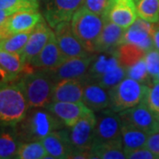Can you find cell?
<instances>
[{"label":"cell","instance_id":"obj_31","mask_svg":"<svg viewBox=\"0 0 159 159\" xmlns=\"http://www.w3.org/2000/svg\"><path fill=\"white\" fill-rule=\"evenodd\" d=\"M125 77H126L125 69L120 65L117 68L109 71L108 73L97 77V79L94 80L91 83H96L97 85L101 86L109 90L114 88L115 86L118 85Z\"/></svg>","mask_w":159,"mask_h":159},{"label":"cell","instance_id":"obj_32","mask_svg":"<svg viewBox=\"0 0 159 159\" xmlns=\"http://www.w3.org/2000/svg\"><path fill=\"white\" fill-rule=\"evenodd\" d=\"M39 0H0V8L13 12L29 10H38Z\"/></svg>","mask_w":159,"mask_h":159},{"label":"cell","instance_id":"obj_13","mask_svg":"<svg viewBox=\"0 0 159 159\" xmlns=\"http://www.w3.org/2000/svg\"><path fill=\"white\" fill-rule=\"evenodd\" d=\"M95 53L88 56L66 59L57 68L50 70L55 81L65 79H82L93 61Z\"/></svg>","mask_w":159,"mask_h":159},{"label":"cell","instance_id":"obj_45","mask_svg":"<svg viewBox=\"0 0 159 159\" xmlns=\"http://www.w3.org/2000/svg\"><path fill=\"white\" fill-rule=\"evenodd\" d=\"M158 119H159V116H158Z\"/></svg>","mask_w":159,"mask_h":159},{"label":"cell","instance_id":"obj_29","mask_svg":"<svg viewBox=\"0 0 159 159\" xmlns=\"http://www.w3.org/2000/svg\"><path fill=\"white\" fill-rule=\"evenodd\" d=\"M31 32L32 31L7 35L6 37L0 40V50L20 54L26 45Z\"/></svg>","mask_w":159,"mask_h":159},{"label":"cell","instance_id":"obj_38","mask_svg":"<svg viewBox=\"0 0 159 159\" xmlns=\"http://www.w3.org/2000/svg\"><path fill=\"white\" fill-rule=\"evenodd\" d=\"M145 147L159 158V131L148 134Z\"/></svg>","mask_w":159,"mask_h":159},{"label":"cell","instance_id":"obj_14","mask_svg":"<svg viewBox=\"0 0 159 159\" xmlns=\"http://www.w3.org/2000/svg\"><path fill=\"white\" fill-rule=\"evenodd\" d=\"M43 18L38 10H29L14 12L1 27L5 36L9 34L30 32L39 24Z\"/></svg>","mask_w":159,"mask_h":159},{"label":"cell","instance_id":"obj_2","mask_svg":"<svg viewBox=\"0 0 159 159\" xmlns=\"http://www.w3.org/2000/svg\"><path fill=\"white\" fill-rule=\"evenodd\" d=\"M17 84L21 89L29 108H43L52 102L56 81L50 71L37 70L24 73Z\"/></svg>","mask_w":159,"mask_h":159},{"label":"cell","instance_id":"obj_19","mask_svg":"<svg viewBox=\"0 0 159 159\" xmlns=\"http://www.w3.org/2000/svg\"><path fill=\"white\" fill-rule=\"evenodd\" d=\"M119 66H120V64L117 54V50L111 52L95 53L89 68L85 76L81 80L84 82V85L87 83H91L97 77L117 68Z\"/></svg>","mask_w":159,"mask_h":159},{"label":"cell","instance_id":"obj_11","mask_svg":"<svg viewBox=\"0 0 159 159\" xmlns=\"http://www.w3.org/2000/svg\"><path fill=\"white\" fill-rule=\"evenodd\" d=\"M104 20L127 29L138 18L134 0H111L104 14Z\"/></svg>","mask_w":159,"mask_h":159},{"label":"cell","instance_id":"obj_26","mask_svg":"<svg viewBox=\"0 0 159 159\" xmlns=\"http://www.w3.org/2000/svg\"><path fill=\"white\" fill-rule=\"evenodd\" d=\"M117 54L119 64L125 69L144 58L146 51L134 43H122L117 49Z\"/></svg>","mask_w":159,"mask_h":159},{"label":"cell","instance_id":"obj_34","mask_svg":"<svg viewBox=\"0 0 159 159\" xmlns=\"http://www.w3.org/2000/svg\"><path fill=\"white\" fill-rule=\"evenodd\" d=\"M143 102L148 105L151 111L159 116V82L153 81V84L148 85Z\"/></svg>","mask_w":159,"mask_h":159},{"label":"cell","instance_id":"obj_12","mask_svg":"<svg viewBox=\"0 0 159 159\" xmlns=\"http://www.w3.org/2000/svg\"><path fill=\"white\" fill-rule=\"evenodd\" d=\"M53 33L54 31L50 25L43 20L32 30L26 45L20 53L25 65H29L32 59L43 49Z\"/></svg>","mask_w":159,"mask_h":159},{"label":"cell","instance_id":"obj_33","mask_svg":"<svg viewBox=\"0 0 159 159\" xmlns=\"http://www.w3.org/2000/svg\"><path fill=\"white\" fill-rule=\"evenodd\" d=\"M125 74H126V77L135 80L145 85H148L149 83V80L151 78L150 75L148 74L144 58L139 60L138 62L134 64L129 67L125 68Z\"/></svg>","mask_w":159,"mask_h":159},{"label":"cell","instance_id":"obj_23","mask_svg":"<svg viewBox=\"0 0 159 159\" xmlns=\"http://www.w3.org/2000/svg\"><path fill=\"white\" fill-rule=\"evenodd\" d=\"M90 158L94 159H125L122 140L106 142H94L89 150Z\"/></svg>","mask_w":159,"mask_h":159},{"label":"cell","instance_id":"obj_18","mask_svg":"<svg viewBox=\"0 0 159 159\" xmlns=\"http://www.w3.org/2000/svg\"><path fill=\"white\" fill-rule=\"evenodd\" d=\"M65 60L53 33L43 49L32 59L29 65L36 70L50 71L57 68Z\"/></svg>","mask_w":159,"mask_h":159},{"label":"cell","instance_id":"obj_27","mask_svg":"<svg viewBox=\"0 0 159 159\" xmlns=\"http://www.w3.org/2000/svg\"><path fill=\"white\" fill-rule=\"evenodd\" d=\"M0 66L7 71L12 79L24 72L26 65L19 53H12L0 50Z\"/></svg>","mask_w":159,"mask_h":159},{"label":"cell","instance_id":"obj_17","mask_svg":"<svg viewBox=\"0 0 159 159\" xmlns=\"http://www.w3.org/2000/svg\"><path fill=\"white\" fill-rule=\"evenodd\" d=\"M41 142L44 146L49 155V158H70L71 155L74 152V148L69 140L66 127L52 132L42 139Z\"/></svg>","mask_w":159,"mask_h":159},{"label":"cell","instance_id":"obj_25","mask_svg":"<svg viewBox=\"0 0 159 159\" xmlns=\"http://www.w3.org/2000/svg\"><path fill=\"white\" fill-rule=\"evenodd\" d=\"M148 134L134 126L123 124L121 126V140L125 151L145 147Z\"/></svg>","mask_w":159,"mask_h":159},{"label":"cell","instance_id":"obj_24","mask_svg":"<svg viewBox=\"0 0 159 159\" xmlns=\"http://www.w3.org/2000/svg\"><path fill=\"white\" fill-rule=\"evenodd\" d=\"M20 143L13 126L0 127V159L16 158Z\"/></svg>","mask_w":159,"mask_h":159},{"label":"cell","instance_id":"obj_42","mask_svg":"<svg viewBox=\"0 0 159 159\" xmlns=\"http://www.w3.org/2000/svg\"><path fill=\"white\" fill-rule=\"evenodd\" d=\"M6 36H5V34H4V32H3V30L2 29L0 28V40L3 39V38H5Z\"/></svg>","mask_w":159,"mask_h":159},{"label":"cell","instance_id":"obj_16","mask_svg":"<svg viewBox=\"0 0 159 159\" xmlns=\"http://www.w3.org/2000/svg\"><path fill=\"white\" fill-rule=\"evenodd\" d=\"M45 108L60 119L66 127L73 126L91 111L82 102H51Z\"/></svg>","mask_w":159,"mask_h":159},{"label":"cell","instance_id":"obj_22","mask_svg":"<svg viewBox=\"0 0 159 159\" xmlns=\"http://www.w3.org/2000/svg\"><path fill=\"white\" fill-rule=\"evenodd\" d=\"M82 102L94 112H98L109 108V90L96 83H87L84 85Z\"/></svg>","mask_w":159,"mask_h":159},{"label":"cell","instance_id":"obj_28","mask_svg":"<svg viewBox=\"0 0 159 159\" xmlns=\"http://www.w3.org/2000/svg\"><path fill=\"white\" fill-rule=\"evenodd\" d=\"M18 159H45L49 155L41 141L21 142L18 150Z\"/></svg>","mask_w":159,"mask_h":159},{"label":"cell","instance_id":"obj_6","mask_svg":"<svg viewBox=\"0 0 159 159\" xmlns=\"http://www.w3.org/2000/svg\"><path fill=\"white\" fill-rule=\"evenodd\" d=\"M96 122V114L91 111L80 119L75 125L66 127L69 140L74 148V152L90 150L95 141Z\"/></svg>","mask_w":159,"mask_h":159},{"label":"cell","instance_id":"obj_20","mask_svg":"<svg viewBox=\"0 0 159 159\" xmlns=\"http://www.w3.org/2000/svg\"><path fill=\"white\" fill-rule=\"evenodd\" d=\"M125 29L104 20L102 32L96 43L95 53L115 51L123 43Z\"/></svg>","mask_w":159,"mask_h":159},{"label":"cell","instance_id":"obj_8","mask_svg":"<svg viewBox=\"0 0 159 159\" xmlns=\"http://www.w3.org/2000/svg\"><path fill=\"white\" fill-rule=\"evenodd\" d=\"M84 0H44L43 16L53 29L59 23L71 21Z\"/></svg>","mask_w":159,"mask_h":159},{"label":"cell","instance_id":"obj_7","mask_svg":"<svg viewBox=\"0 0 159 159\" xmlns=\"http://www.w3.org/2000/svg\"><path fill=\"white\" fill-rule=\"evenodd\" d=\"M121 123L134 126L150 134L159 131L158 116L142 101L132 108L119 112Z\"/></svg>","mask_w":159,"mask_h":159},{"label":"cell","instance_id":"obj_36","mask_svg":"<svg viewBox=\"0 0 159 159\" xmlns=\"http://www.w3.org/2000/svg\"><path fill=\"white\" fill-rule=\"evenodd\" d=\"M110 1L111 0H84L82 7L99 16H102L108 7Z\"/></svg>","mask_w":159,"mask_h":159},{"label":"cell","instance_id":"obj_37","mask_svg":"<svg viewBox=\"0 0 159 159\" xmlns=\"http://www.w3.org/2000/svg\"><path fill=\"white\" fill-rule=\"evenodd\" d=\"M125 157L128 159H157V156L146 147L125 151Z\"/></svg>","mask_w":159,"mask_h":159},{"label":"cell","instance_id":"obj_5","mask_svg":"<svg viewBox=\"0 0 159 159\" xmlns=\"http://www.w3.org/2000/svg\"><path fill=\"white\" fill-rule=\"evenodd\" d=\"M148 85L125 77L117 86L109 89L110 107L116 112L123 111L142 102Z\"/></svg>","mask_w":159,"mask_h":159},{"label":"cell","instance_id":"obj_44","mask_svg":"<svg viewBox=\"0 0 159 159\" xmlns=\"http://www.w3.org/2000/svg\"><path fill=\"white\" fill-rule=\"evenodd\" d=\"M134 1H135V2H137V1H138V0H134Z\"/></svg>","mask_w":159,"mask_h":159},{"label":"cell","instance_id":"obj_4","mask_svg":"<svg viewBox=\"0 0 159 159\" xmlns=\"http://www.w3.org/2000/svg\"><path fill=\"white\" fill-rule=\"evenodd\" d=\"M70 23L73 32L83 47L89 53H95L97 41L104 25L103 18L81 6Z\"/></svg>","mask_w":159,"mask_h":159},{"label":"cell","instance_id":"obj_9","mask_svg":"<svg viewBox=\"0 0 159 159\" xmlns=\"http://www.w3.org/2000/svg\"><path fill=\"white\" fill-rule=\"evenodd\" d=\"M94 142H106L121 139V119L119 112L107 108L96 114Z\"/></svg>","mask_w":159,"mask_h":159},{"label":"cell","instance_id":"obj_40","mask_svg":"<svg viewBox=\"0 0 159 159\" xmlns=\"http://www.w3.org/2000/svg\"><path fill=\"white\" fill-rule=\"evenodd\" d=\"M13 13L14 12L12 11L0 8V28L5 25V23L7 21L8 18L10 17L11 14H13Z\"/></svg>","mask_w":159,"mask_h":159},{"label":"cell","instance_id":"obj_30","mask_svg":"<svg viewBox=\"0 0 159 159\" xmlns=\"http://www.w3.org/2000/svg\"><path fill=\"white\" fill-rule=\"evenodd\" d=\"M138 17L150 23L159 22V0H138Z\"/></svg>","mask_w":159,"mask_h":159},{"label":"cell","instance_id":"obj_1","mask_svg":"<svg viewBox=\"0 0 159 159\" xmlns=\"http://www.w3.org/2000/svg\"><path fill=\"white\" fill-rule=\"evenodd\" d=\"M31 109L27 116L13 126L21 142L41 141L52 132L66 127L62 121L45 107Z\"/></svg>","mask_w":159,"mask_h":159},{"label":"cell","instance_id":"obj_41","mask_svg":"<svg viewBox=\"0 0 159 159\" xmlns=\"http://www.w3.org/2000/svg\"><path fill=\"white\" fill-rule=\"evenodd\" d=\"M13 79L10 75V74L0 66V84L9 82V81H11Z\"/></svg>","mask_w":159,"mask_h":159},{"label":"cell","instance_id":"obj_43","mask_svg":"<svg viewBox=\"0 0 159 159\" xmlns=\"http://www.w3.org/2000/svg\"><path fill=\"white\" fill-rule=\"evenodd\" d=\"M153 81H158V82H159V73L157 74V76H156V77L154 78Z\"/></svg>","mask_w":159,"mask_h":159},{"label":"cell","instance_id":"obj_35","mask_svg":"<svg viewBox=\"0 0 159 159\" xmlns=\"http://www.w3.org/2000/svg\"><path fill=\"white\" fill-rule=\"evenodd\" d=\"M144 60L147 66L148 74L154 79L159 73V52L155 49H151L146 52Z\"/></svg>","mask_w":159,"mask_h":159},{"label":"cell","instance_id":"obj_10","mask_svg":"<svg viewBox=\"0 0 159 159\" xmlns=\"http://www.w3.org/2000/svg\"><path fill=\"white\" fill-rule=\"evenodd\" d=\"M53 31L65 59L85 57L91 54L75 36L70 21L59 23L53 29Z\"/></svg>","mask_w":159,"mask_h":159},{"label":"cell","instance_id":"obj_39","mask_svg":"<svg viewBox=\"0 0 159 159\" xmlns=\"http://www.w3.org/2000/svg\"><path fill=\"white\" fill-rule=\"evenodd\" d=\"M152 38H153L154 49L159 52V22L158 24L155 23L153 32H152Z\"/></svg>","mask_w":159,"mask_h":159},{"label":"cell","instance_id":"obj_15","mask_svg":"<svg viewBox=\"0 0 159 159\" xmlns=\"http://www.w3.org/2000/svg\"><path fill=\"white\" fill-rule=\"evenodd\" d=\"M155 23H150L138 17L136 20L125 29L123 43H134L146 52L154 49L153 32Z\"/></svg>","mask_w":159,"mask_h":159},{"label":"cell","instance_id":"obj_21","mask_svg":"<svg viewBox=\"0 0 159 159\" xmlns=\"http://www.w3.org/2000/svg\"><path fill=\"white\" fill-rule=\"evenodd\" d=\"M84 82L81 79H65L56 82L52 102H82Z\"/></svg>","mask_w":159,"mask_h":159},{"label":"cell","instance_id":"obj_3","mask_svg":"<svg viewBox=\"0 0 159 159\" xmlns=\"http://www.w3.org/2000/svg\"><path fill=\"white\" fill-rule=\"evenodd\" d=\"M29 105L17 83L0 84V127L15 126L28 114Z\"/></svg>","mask_w":159,"mask_h":159}]
</instances>
